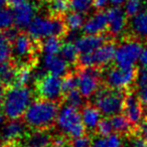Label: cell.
Here are the masks:
<instances>
[{
  "label": "cell",
  "instance_id": "obj_22",
  "mask_svg": "<svg viewBox=\"0 0 147 147\" xmlns=\"http://www.w3.org/2000/svg\"><path fill=\"white\" fill-rule=\"evenodd\" d=\"M111 122H112L113 130L120 136L130 137L137 131V129L131 124L128 118L123 114H118L111 117Z\"/></svg>",
  "mask_w": 147,
  "mask_h": 147
},
{
  "label": "cell",
  "instance_id": "obj_5",
  "mask_svg": "<svg viewBox=\"0 0 147 147\" xmlns=\"http://www.w3.org/2000/svg\"><path fill=\"white\" fill-rule=\"evenodd\" d=\"M126 93L125 91L113 90L104 86L95 94L94 105L102 115L113 117L123 112Z\"/></svg>",
  "mask_w": 147,
  "mask_h": 147
},
{
  "label": "cell",
  "instance_id": "obj_34",
  "mask_svg": "<svg viewBox=\"0 0 147 147\" xmlns=\"http://www.w3.org/2000/svg\"><path fill=\"white\" fill-rule=\"evenodd\" d=\"M32 67H20L18 69L17 73V79H16V85L17 87H26V85L30 82L31 79H33V73H32Z\"/></svg>",
  "mask_w": 147,
  "mask_h": 147
},
{
  "label": "cell",
  "instance_id": "obj_17",
  "mask_svg": "<svg viewBox=\"0 0 147 147\" xmlns=\"http://www.w3.org/2000/svg\"><path fill=\"white\" fill-rule=\"evenodd\" d=\"M108 26L109 20L107 12H105V11H97L88 20H86L82 29L86 34L97 35L104 34L105 31L108 29Z\"/></svg>",
  "mask_w": 147,
  "mask_h": 147
},
{
  "label": "cell",
  "instance_id": "obj_24",
  "mask_svg": "<svg viewBox=\"0 0 147 147\" xmlns=\"http://www.w3.org/2000/svg\"><path fill=\"white\" fill-rule=\"evenodd\" d=\"M137 91L136 95L139 101L142 104L143 108L147 109V69H138V76L136 80Z\"/></svg>",
  "mask_w": 147,
  "mask_h": 147
},
{
  "label": "cell",
  "instance_id": "obj_32",
  "mask_svg": "<svg viewBox=\"0 0 147 147\" xmlns=\"http://www.w3.org/2000/svg\"><path fill=\"white\" fill-rule=\"evenodd\" d=\"M63 101H65L67 105H71V106L75 107L77 109L83 108L86 105L84 101V96L81 94L79 89H76V90L65 94L63 96Z\"/></svg>",
  "mask_w": 147,
  "mask_h": 147
},
{
  "label": "cell",
  "instance_id": "obj_10",
  "mask_svg": "<svg viewBox=\"0 0 147 147\" xmlns=\"http://www.w3.org/2000/svg\"><path fill=\"white\" fill-rule=\"evenodd\" d=\"M34 88L39 99L51 101L59 105L63 101V80L59 77L49 73L45 78L34 82Z\"/></svg>",
  "mask_w": 147,
  "mask_h": 147
},
{
  "label": "cell",
  "instance_id": "obj_23",
  "mask_svg": "<svg viewBox=\"0 0 147 147\" xmlns=\"http://www.w3.org/2000/svg\"><path fill=\"white\" fill-rule=\"evenodd\" d=\"M131 28L136 36L147 38V9H143L140 13L132 17Z\"/></svg>",
  "mask_w": 147,
  "mask_h": 147
},
{
  "label": "cell",
  "instance_id": "obj_31",
  "mask_svg": "<svg viewBox=\"0 0 147 147\" xmlns=\"http://www.w3.org/2000/svg\"><path fill=\"white\" fill-rule=\"evenodd\" d=\"M13 25H14L13 10L7 8V7L0 9V31L4 32V31L12 28Z\"/></svg>",
  "mask_w": 147,
  "mask_h": 147
},
{
  "label": "cell",
  "instance_id": "obj_43",
  "mask_svg": "<svg viewBox=\"0 0 147 147\" xmlns=\"http://www.w3.org/2000/svg\"><path fill=\"white\" fill-rule=\"evenodd\" d=\"M25 2H28V0H8V5L12 7H16Z\"/></svg>",
  "mask_w": 147,
  "mask_h": 147
},
{
  "label": "cell",
  "instance_id": "obj_41",
  "mask_svg": "<svg viewBox=\"0 0 147 147\" xmlns=\"http://www.w3.org/2000/svg\"><path fill=\"white\" fill-rule=\"evenodd\" d=\"M139 63H140L142 69H147V43L143 47V51L141 53L140 59H139Z\"/></svg>",
  "mask_w": 147,
  "mask_h": 147
},
{
  "label": "cell",
  "instance_id": "obj_11",
  "mask_svg": "<svg viewBox=\"0 0 147 147\" xmlns=\"http://www.w3.org/2000/svg\"><path fill=\"white\" fill-rule=\"evenodd\" d=\"M78 89L84 98H90L95 96L101 88V77L102 71L101 69L95 67H78Z\"/></svg>",
  "mask_w": 147,
  "mask_h": 147
},
{
  "label": "cell",
  "instance_id": "obj_37",
  "mask_svg": "<svg viewBox=\"0 0 147 147\" xmlns=\"http://www.w3.org/2000/svg\"><path fill=\"white\" fill-rule=\"evenodd\" d=\"M113 131L114 130H113L111 118H108V117L102 119V120L100 121V123H99L97 129H96V133L102 137L109 136V135L112 134Z\"/></svg>",
  "mask_w": 147,
  "mask_h": 147
},
{
  "label": "cell",
  "instance_id": "obj_26",
  "mask_svg": "<svg viewBox=\"0 0 147 147\" xmlns=\"http://www.w3.org/2000/svg\"><path fill=\"white\" fill-rule=\"evenodd\" d=\"M61 57H63L69 65H78L80 53H79L78 49H77L75 43H73L71 41H67V42H65V45H63V47H61Z\"/></svg>",
  "mask_w": 147,
  "mask_h": 147
},
{
  "label": "cell",
  "instance_id": "obj_6",
  "mask_svg": "<svg viewBox=\"0 0 147 147\" xmlns=\"http://www.w3.org/2000/svg\"><path fill=\"white\" fill-rule=\"evenodd\" d=\"M55 123L67 138L75 139L86 135V127L83 124L81 112L71 105L67 104L59 109Z\"/></svg>",
  "mask_w": 147,
  "mask_h": 147
},
{
  "label": "cell",
  "instance_id": "obj_39",
  "mask_svg": "<svg viewBox=\"0 0 147 147\" xmlns=\"http://www.w3.org/2000/svg\"><path fill=\"white\" fill-rule=\"evenodd\" d=\"M130 147H147V142L137 133L130 136Z\"/></svg>",
  "mask_w": 147,
  "mask_h": 147
},
{
  "label": "cell",
  "instance_id": "obj_46",
  "mask_svg": "<svg viewBox=\"0 0 147 147\" xmlns=\"http://www.w3.org/2000/svg\"><path fill=\"white\" fill-rule=\"evenodd\" d=\"M5 147H27V146L25 144H21V143L19 142V143H13V144L5 145Z\"/></svg>",
  "mask_w": 147,
  "mask_h": 147
},
{
  "label": "cell",
  "instance_id": "obj_33",
  "mask_svg": "<svg viewBox=\"0 0 147 147\" xmlns=\"http://www.w3.org/2000/svg\"><path fill=\"white\" fill-rule=\"evenodd\" d=\"M78 75L76 71H69L63 79V96L71 91L78 89Z\"/></svg>",
  "mask_w": 147,
  "mask_h": 147
},
{
  "label": "cell",
  "instance_id": "obj_29",
  "mask_svg": "<svg viewBox=\"0 0 147 147\" xmlns=\"http://www.w3.org/2000/svg\"><path fill=\"white\" fill-rule=\"evenodd\" d=\"M123 141L120 135L111 134L109 136L98 137L92 142V147H122Z\"/></svg>",
  "mask_w": 147,
  "mask_h": 147
},
{
  "label": "cell",
  "instance_id": "obj_9",
  "mask_svg": "<svg viewBox=\"0 0 147 147\" xmlns=\"http://www.w3.org/2000/svg\"><path fill=\"white\" fill-rule=\"evenodd\" d=\"M143 47L139 39L126 38L116 49L114 59L116 65L120 67H134L135 63L139 61Z\"/></svg>",
  "mask_w": 147,
  "mask_h": 147
},
{
  "label": "cell",
  "instance_id": "obj_20",
  "mask_svg": "<svg viewBox=\"0 0 147 147\" xmlns=\"http://www.w3.org/2000/svg\"><path fill=\"white\" fill-rule=\"evenodd\" d=\"M53 141L51 130H32L24 138L27 147H47Z\"/></svg>",
  "mask_w": 147,
  "mask_h": 147
},
{
  "label": "cell",
  "instance_id": "obj_45",
  "mask_svg": "<svg viewBox=\"0 0 147 147\" xmlns=\"http://www.w3.org/2000/svg\"><path fill=\"white\" fill-rule=\"evenodd\" d=\"M110 3L113 5V6H116V7H120L121 5L123 4L124 2H126L127 0H109Z\"/></svg>",
  "mask_w": 147,
  "mask_h": 147
},
{
  "label": "cell",
  "instance_id": "obj_42",
  "mask_svg": "<svg viewBox=\"0 0 147 147\" xmlns=\"http://www.w3.org/2000/svg\"><path fill=\"white\" fill-rule=\"evenodd\" d=\"M108 3H110L109 0H95L94 7L98 11H103V9H105L107 7Z\"/></svg>",
  "mask_w": 147,
  "mask_h": 147
},
{
  "label": "cell",
  "instance_id": "obj_16",
  "mask_svg": "<svg viewBox=\"0 0 147 147\" xmlns=\"http://www.w3.org/2000/svg\"><path fill=\"white\" fill-rule=\"evenodd\" d=\"M109 20L108 31L110 36L122 34L127 26V14L121 7L113 6L107 11Z\"/></svg>",
  "mask_w": 147,
  "mask_h": 147
},
{
  "label": "cell",
  "instance_id": "obj_38",
  "mask_svg": "<svg viewBox=\"0 0 147 147\" xmlns=\"http://www.w3.org/2000/svg\"><path fill=\"white\" fill-rule=\"evenodd\" d=\"M93 140L89 135L78 137L69 141V147H92Z\"/></svg>",
  "mask_w": 147,
  "mask_h": 147
},
{
  "label": "cell",
  "instance_id": "obj_30",
  "mask_svg": "<svg viewBox=\"0 0 147 147\" xmlns=\"http://www.w3.org/2000/svg\"><path fill=\"white\" fill-rule=\"evenodd\" d=\"M12 57V42L0 31V65L10 61Z\"/></svg>",
  "mask_w": 147,
  "mask_h": 147
},
{
  "label": "cell",
  "instance_id": "obj_19",
  "mask_svg": "<svg viewBox=\"0 0 147 147\" xmlns=\"http://www.w3.org/2000/svg\"><path fill=\"white\" fill-rule=\"evenodd\" d=\"M18 69V65L12 59L0 65V85L6 89L15 87Z\"/></svg>",
  "mask_w": 147,
  "mask_h": 147
},
{
  "label": "cell",
  "instance_id": "obj_15",
  "mask_svg": "<svg viewBox=\"0 0 147 147\" xmlns=\"http://www.w3.org/2000/svg\"><path fill=\"white\" fill-rule=\"evenodd\" d=\"M109 40H112L110 35L105 34H97V35H83L79 37L75 41L77 49H78L80 55L84 53H92L104 45Z\"/></svg>",
  "mask_w": 147,
  "mask_h": 147
},
{
  "label": "cell",
  "instance_id": "obj_3",
  "mask_svg": "<svg viewBox=\"0 0 147 147\" xmlns=\"http://www.w3.org/2000/svg\"><path fill=\"white\" fill-rule=\"evenodd\" d=\"M27 33L36 41H42L51 36L63 38L69 33L63 17L57 16H35L27 28Z\"/></svg>",
  "mask_w": 147,
  "mask_h": 147
},
{
  "label": "cell",
  "instance_id": "obj_36",
  "mask_svg": "<svg viewBox=\"0 0 147 147\" xmlns=\"http://www.w3.org/2000/svg\"><path fill=\"white\" fill-rule=\"evenodd\" d=\"M95 0H69V6L71 9L75 12L87 13L94 6Z\"/></svg>",
  "mask_w": 147,
  "mask_h": 147
},
{
  "label": "cell",
  "instance_id": "obj_13",
  "mask_svg": "<svg viewBox=\"0 0 147 147\" xmlns=\"http://www.w3.org/2000/svg\"><path fill=\"white\" fill-rule=\"evenodd\" d=\"M143 109L144 108L139 101L137 95L133 92H127L123 112L136 129L143 122Z\"/></svg>",
  "mask_w": 147,
  "mask_h": 147
},
{
  "label": "cell",
  "instance_id": "obj_35",
  "mask_svg": "<svg viewBox=\"0 0 147 147\" xmlns=\"http://www.w3.org/2000/svg\"><path fill=\"white\" fill-rule=\"evenodd\" d=\"M145 0H127L125 2V12L128 17H134L143 10Z\"/></svg>",
  "mask_w": 147,
  "mask_h": 147
},
{
  "label": "cell",
  "instance_id": "obj_27",
  "mask_svg": "<svg viewBox=\"0 0 147 147\" xmlns=\"http://www.w3.org/2000/svg\"><path fill=\"white\" fill-rule=\"evenodd\" d=\"M63 20L67 25L69 31H78L80 28H83L85 24V16L84 14L79 12H69L63 16Z\"/></svg>",
  "mask_w": 147,
  "mask_h": 147
},
{
  "label": "cell",
  "instance_id": "obj_40",
  "mask_svg": "<svg viewBox=\"0 0 147 147\" xmlns=\"http://www.w3.org/2000/svg\"><path fill=\"white\" fill-rule=\"evenodd\" d=\"M136 133L138 135H140V136L147 142V120H144L141 123L140 126L137 128Z\"/></svg>",
  "mask_w": 147,
  "mask_h": 147
},
{
  "label": "cell",
  "instance_id": "obj_8",
  "mask_svg": "<svg viewBox=\"0 0 147 147\" xmlns=\"http://www.w3.org/2000/svg\"><path fill=\"white\" fill-rule=\"evenodd\" d=\"M117 45L115 41L109 40L104 45L99 47L92 53L80 55L78 61V67H95L98 69L106 67L115 59Z\"/></svg>",
  "mask_w": 147,
  "mask_h": 147
},
{
  "label": "cell",
  "instance_id": "obj_44",
  "mask_svg": "<svg viewBox=\"0 0 147 147\" xmlns=\"http://www.w3.org/2000/svg\"><path fill=\"white\" fill-rule=\"evenodd\" d=\"M5 120H6V116H5L4 113H3L2 109L0 108V130H1V128L4 126Z\"/></svg>",
  "mask_w": 147,
  "mask_h": 147
},
{
  "label": "cell",
  "instance_id": "obj_7",
  "mask_svg": "<svg viewBox=\"0 0 147 147\" xmlns=\"http://www.w3.org/2000/svg\"><path fill=\"white\" fill-rule=\"evenodd\" d=\"M138 69L135 67H110L102 74L105 87L118 91H127L136 82Z\"/></svg>",
  "mask_w": 147,
  "mask_h": 147
},
{
  "label": "cell",
  "instance_id": "obj_47",
  "mask_svg": "<svg viewBox=\"0 0 147 147\" xmlns=\"http://www.w3.org/2000/svg\"><path fill=\"white\" fill-rule=\"evenodd\" d=\"M8 5V0H0V9L5 8Z\"/></svg>",
  "mask_w": 147,
  "mask_h": 147
},
{
  "label": "cell",
  "instance_id": "obj_14",
  "mask_svg": "<svg viewBox=\"0 0 147 147\" xmlns=\"http://www.w3.org/2000/svg\"><path fill=\"white\" fill-rule=\"evenodd\" d=\"M35 12H36V6L29 1L16 7H13L14 26L20 31L28 28L30 23L35 18Z\"/></svg>",
  "mask_w": 147,
  "mask_h": 147
},
{
  "label": "cell",
  "instance_id": "obj_2",
  "mask_svg": "<svg viewBox=\"0 0 147 147\" xmlns=\"http://www.w3.org/2000/svg\"><path fill=\"white\" fill-rule=\"evenodd\" d=\"M32 99L33 92L28 87H12L7 89L1 109L7 119L18 120L24 116Z\"/></svg>",
  "mask_w": 147,
  "mask_h": 147
},
{
  "label": "cell",
  "instance_id": "obj_25",
  "mask_svg": "<svg viewBox=\"0 0 147 147\" xmlns=\"http://www.w3.org/2000/svg\"><path fill=\"white\" fill-rule=\"evenodd\" d=\"M61 38L57 36H51L47 39H43V41H40V49L43 51L45 55H55L59 53H61Z\"/></svg>",
  "mask_w": 147,
  "mask_h": 147
},
{
  "label": "cell",
  "instance_id": "obj_12",
  "mask_svg": "<svg viewBox=\"0 0 147 147\" xmlns=\"http://www.w3.org/2000/svg\"><path fill=\"white\" fill-rule=\"evenodd\" d=\"M28 127L21 120H9L0 130V139L5 145L19 143L28 134Z\"/></svg>",
  "mask_w": 147,
  "mask_h": 147
},
{
  "label": "cell",
  "instance_id": "obj_18",
  "mask_svg": "<svg viewBox=\"0 0 147 147\" xmlns=\"http://www.w3.org/2000/svg\"><path fill=\"white\" fill-rule=\"evenodd\" d=\"M43 65L47 73L55 75V76L65 77L69 74V63L61 57L55 55H45L43 57Z\"/></svg>",
  "mask_w": 147,
  "mask_h": 147
},
{
  "label": "cell",
  "instance_id": "obj_21",
  "mask_svg": "<svg viewBox=\"0 0 147 147\" xmlns=\"http://www.w3.org/2000/svg\"><path fill=\"white\" fill-rule=\"evenodd\" d=\"M81 115H82L83 124L86 127V129L90 131H96L99 123L102 120L101 119L102 114L99 111V109L95 105L86 104L82 108Z\"/></svg>",
  "mask_w": 147,
  "mask_h": 147
},
{
  "label": "cell",
  "instance_id": "obj_4",
  "mask_svg": "<svg viewBox=\"0 0 147 147\" xmlns=\"http://www.w3.org/2000/svg\"><path fill=\"white\" fill-rule=\"evenodd\" d=\"M41 51L40 41H36L28 33L20 31L12 42V61L20 67H34L37 63V55Z\"/></svg>",
  "mask_w": 147,
  "mask_h": 147
},
{
  "label": "cell",
  "instance_id": "obj_50",
  "mask_svg": "<svg viewBox=\"0 0 147 147\" xmlns=\"http://www.w3.org/2000/svg\"><path fill=\"white\" fill-rule=\"evenodd\" d=\"M43 1H47V2H49V1H51V0H43Z\"/></svg>",
  "mask_w": 147,
  "mask_h": 147
},
{
  "label": "cell",
  "instance_id": "obj_1",
  "mask_svg": "<svg viewBox=\"0 0 147 147\" xmlns=\"http://www.w3.org/2000/svg\"><path fill=\"white\" fill-rule=\"evenodd\" d=\"M59 104L36 99L30 104L23 116V121L32 130H51L57 122Z\"/></svg>",
  "mask_w": 147,
  "mask_h": 147
},
{
  "label": "cell",
  "instance_id": "obj_48",
  "mask_svg": "<svg viewBox=\"0 0 147 147\" xmlns=\"http://www.w3.org/2000/svg\"><path fill=\"white\" fill-rule=\"evenodd\" d=\"M0 147H5V144L2 142V140H1V139H0Z\"/></svg>",
  "mask_w": 147,
  "mask_h": 147
},
{
  "label": "cell",
  "instance_id": "obj_28",
  "mask_svg": "<svg viewBox=\"0 0 147 147\" xmlns=\"http://www.w3.org/2000/svg\"><path fill=\"white\" fill-rule=\"evenodd\" d=\"M69 8V0H51L49 2L47 10L51 16L63 17Z\"/></svg>",
  "mask_w": 147,
  "mask_h": 147
},
{
  "label": "cell",
  "instance_id": "obj_49",
  "mask_svg": "<svg viewBox=\"0 0 147 147\" xmlns=\"http://www.w3.org/2000/svg\"><path fill=\"white\" fill-rule=\"evenodd\" d=\"M47 147H59V146H57V145H55V144H51L49 146H47Z\"/></svg>",
  "mask_w": 147,
  "mask_h": 147
}]
</instances>
